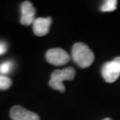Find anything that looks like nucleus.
Wrapping results in <instances>:
<instances>
[{
    "label": "nucleus",
    "instance_id": "nucleus-1",
    "mask_svg": "<svg viewBox=\"0 0 120 120\" xmlns=\"http://www.w3.org/2000/svg\"><path fill=\"white\" fill-rule=\"evenodd\" d=\"M71 56L73 60L82 69L88 68L94 60V52L84 43H76L73 45Z\"/></svg>",
    "mask_w": 120,
    "mask_h": 120
},
{
    "label": "nucleus",
    "instance_id": "nucleus-2",
    "mask_svg": "<svg viewBox=\"0 0 120 120\" xmlns=\"http://www.w3.org/2000/svg\"><path fill=\"white\" fill-rule=\"evenodd\" d=\"M76 76V70L72 67H68L63 69H56L51 75L49 86L54 90L60 91V93L65 92V86L63 81L73 80Z\"/></svg>",
    "mask_w": 120,
    "mask_h": 120
},
{
    "label": "nucleus",
    "instance_id": "nucleus-3",
    "mask_svg": "<svg viewBox=\"0 0 120 120\" xmlns=\"http://www.w3.org/2000/svg\"><path fill=\"white\" fill-rule=\"evenodd\" d=\"M101 75L103 79L108 83H113L117 80L120 76V56L103 65Z\"/></svg>",
    "mask_w": 120,
    "mask_h": 120
},
{
    "label": "nucleus",
    "instance_id": "nucleus-4",
    "mask_svg": "<svg viewBox=\"0 0 120 120\" xmlns=\"http://www.w3.org/2000/svg\"><path fill=\"white\" fill-rule=\"evenodd\" d=\"M45 58L49 63L54 66H62L68 63L70 56L67 52L61 48H52L46 52Z\"/></svg>",
    "mask_w": 120,
    "mask_h": 120
},
{
    "label": "nucleus",
    "instance_id": "nucleus-5",
    "mask_svg": "<svg viewBox=\"0 0 120 120\" xmlns=\"http://www.w3.org/2000/svg\"><path fill=\"white\" fill-rule=\"evenodd\" d=\"M10 116L13 120H40L35 112L30 111L22 106H13L10 110Z\"/></svg>",
    "mask_w": 120,
    "mask_h": 120
},
{
    "label": "nucleus",
    "instance_id": "nucleus-6",
    "mask_svg": "<svg viewBox=\"0 0 120 120\" xmlns=\"http://www.w3.org/2000/svg\"><path fill=\"white\" fill-rule=\"evenodd\" d=\"M22 10V17L21 23L24 26H29L33 24L35 22V15H36V9L32 5L30 1H24L21 6Z\"/></svg>",
    "mask_w": 120,
    "mask_h": 120
},
{
    "label": "nucleus",
    "instance_id": "nucleus-7",
    "mask_svg": "<svg viewBox=\"0 0 120 120\" xmlns=\"http://www.w3.org/2000/svg\"><path fill=\"white\" fill-rule=\"evenodd\" d=\"M52 24V18H37L33 25V31L36 36L43 37L49 32Z\"/></svg>",
    "mask_w": 120,
    "mask_h": 120
},
{
    "label": "nucleus",
    "instance_id": "nucleus-8",
    "mask_svg": "<svg viewBox=\"0 0 120 120\" xmlns=\"http://www.w3.org/2000/svg\"><path fill=\"white\" fill-rule=\"evenodd\" d=\"M117 1L116 0H108L105 1V3L101 7V12H113L116 9Z\"/></svg>",
    "mask_w": 120,
    "mask_h": 120
},
{
    "label": "nucleus",
    "instance_id": "nucleus-9",
    "mask_svg": "<svg viewBox=\"0 0 120 120\" xmlns=\"http://www.w3.org/2000/svg\"><path fill=\"white\" fill-rule=\"evenodd\" d=\"M12 85V80L8 77L0 75V89L1 90H6Z\"/></svg>",
    "mask_w": 120,
    "mask_h": 120
},
{
    "label": "nucleus",
    "instance_id": "nucleus-10",
    "mask_svg": "<svg viewBox=\"0 0 120 120\" xmlns=\"http://www.w3.org/2000/svg\"><path fill=\"white\" fill-rule=\"evenodd\" d=\"M13 68V62L12 61H4L0 64V74H8Z\"/></svg>",
    "mask_w": 120,
    "mask_h": 120
},
{
    "label": "nucleus",
    "instance_id": "nucleus-11",
    "mask_svg": "<svg viewBox=\"0 0 120 120\" xmlns=\"http://www.w3.org/2000/svg\"><path fill=\"white\" fill-rule=\"evenodd\" d=\"M7 51V45L3 42H0V55L4 54Z\"/></svg>",
    "mask_w": 120,
    "mask_h": 120
},
{
    "label": "nucleus",
    "instance_id": "nucleus-12",
    "mask_svg": "<svg viewBox=\"0 0 120 120\" xmlns=\"http://www.w3.org/2000/svg\"><path fill=\"white\" fill-rule=\"evenodd\" d=\"M103 120H112L111 118H109V117H106V118H104Z\"/></svg>",
    "mask_w": 120,
    "mask_h": 120
}]
</instances>
